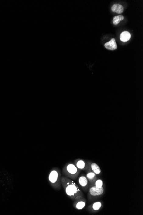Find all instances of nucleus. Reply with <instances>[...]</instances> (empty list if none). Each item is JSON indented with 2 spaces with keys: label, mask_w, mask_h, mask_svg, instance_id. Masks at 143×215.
<instances>
[{
  "label": "nucleus",
  "mask_w": 143,
  "mask_h": 215,
  "mask_svg": "<svg viewBox=\"0 0 143 215\" xmlns=\"http://www.w3.org/2000/svg\"><path fill=\"white\" fill-rule=\"evenodd\" d=\"M61 184L66 195L72 201L78 196L85 197L82 191L73 180L62 176Z\"/></svg>",
  "instance_id": "1"
},
{
  "label": "nucleus",
  "mask_w": 143,
  "mask_h": 215,
  "mask_svg": "<svg viewBox=\"0 0 143 215\" xmlns=\"http://www.w3.org/2000/svg\"><path fill=\"white\" fill-rule=\"evenodd\" d=\"M62 174L60 169L58 167H53L49 172L48 181L54 189L59 191L61 189Z\"/></svg>",
  "instance_id": "2"
},
{
  "label": "nucleus",
  "mask_w": 143,
  "mask_h": 215,
  "mask_svg": "<svg viewBox=\"0 0 143 215\" xmlns=\"http://www.w3.org/2000/svg\"><path fill=\"white\" fill-rule=\"evenodd\" d=\"M81 171H82L75 166L73 162H67L63 167V176L73 181H76L79 176Z\"/></svg>",
  "instance_id": "3"
},
{
  "label": "nucleus",
  "mask_w": 143,
  "mask_h": 215,
  "mask_svg": "<svg viewBox=\"0 0 143 215\" xmlns=\"http://www.w3.org/2000/svg\"><path fill=\"white\" fill-rule=\"evenodd\" d=\"M88 200L90 203L97 201L105 194V191L104 187L98 188L94 185H89L88 191Z\"/></svg>",
  "instance_id": "4"
},
{
  "label": "nucleus",
  "mask_w": 143,
  "mask_h": 215,
  "mask_svg": "<svg viewBox=\"0 0 143 215\" xmlns=\"http://www.w3.org/2000/svg\"><path fill=\"white\" fill-rule=\"evenodd\" d=\"M78 183L79 187L82 190H83L85 192H88L90 183L86 177V175L85 174H81L80 175H79L78 178Z\"/></svg>",
  "instance_id": "5"
},
{
  "label": "nucleus",
  "mask_w": 143,
  "mask_h": 215,
  "mask_svg": "<svg viewBox=\"0 0 143 215\" xmlns=\"http://www.w3.org/2000/svg\"><path fill=\"white\" fill-rule=\"evenodd\" d=\"M87 204V200L85 197L78 196L74 200L73 206L77 210H82L85 208Z\"/></svg>",
  "instance_id": "6"
},
{
  "label": "nucleus",
  "mask_w": 143,
  "mask_h": 215,
  "mask_svg": "<svg viewBox=\"0 0 143 215\" xmlns=\"http://www.w3.org/2000/svg\"><path fill=\"white\" fill-rule=\"evenodd\" d=\"M103 202L102 201H96L93 202L87 207V210L89 212L95 213L98 212L103 208Z\"/></svg>",
  "instance_id": "7"
},
{
  "label": "nucleus",
  "mask_w": 143,
  "mask_h": 215,
  "mask_svg": "<svg viewBox=\"0 0 143 215\" xmlns=\"http://www.w3.org/2000/svg\"><path fill=\"white\" fill-rule=\"evenodd\" d=\"M73 163L81 171H86L89 168L87 161L83 159H76L74 160Z\"/></svg>",
  "instance_id": "8"
},
{
  "label": "nucleus",
  "mask_w": 143,
  "mask_h": 215,
  "mask_svg": "<svg viewBox=\"0 0 143 215\" xmlns=\"http://www.w3.org/2000/svg\"><path fill=\"white\" fill-rule=\"evenodd\" d=\"M87 163L89 167L88 169L92 170L97 175H100L101 174L102 172L100 167L96 163L90 161H87Z\"/></svg>",
  "instance_id": "9"
},
{
  "label": "nucleus",
  "mask_w": 143,
  "mask_h": 215,
  "mask_svg": "<svg viewBox=\"0 0 143 215\" xmlns=\"http://www.w3.org/2000/svg\"><path fill=\"white\" fill-rule=\"evenodd\" d=\"M86 171V177L89 183L90 184H92L98 179L97 175L89 169L87 170Z\"/></svg>",
  "instance_id": "10"
},
{
  "label": "nucleus",
  "mask_w": 143,
  "mask_h": 215,
  "mask_svg": "<svg viewBox=\"0 0 143 215\" xmlns=\"http://www.w3.org/2000/svg\"><path fill=\"white\" fill-rule=\"evenodd\" d=\"M105 47L108 50H114L117 48L115 39L112 38L111 41L105 44Z\"/></svg>",
  "instance_id": "11"
},
{
  "label": "nucleus",
  "mask_w": 143,
  "mask_h": 215,
  "mask_svg": "<svg viewBox=\"0 0 143 215\" xmlns=\"http://www.w3.org/2000/svg\"><path fill=\"white\" fill-rule=\"evenodd\" d=\"M124 7L120 4H115L113 5L111 7V10L112 12L116 13L118 14H121L124 12Z\"/></svg>",
  "instance_id": "12"
},
{
  "label": "nucleus",
  "mask_w": 143,
  "mask_h": 215,
  "mask_svg": "<svg viewBox=\"0 0 143 215\" xmlns=\"http://www.w3.org/2000/svg\"><path fill=\"white\" fill-rule=\"evenodd\" d=\"M131 38V34L128 31H124L120 35V40L122 42H126L128 41Z\"/></svg>",
  "instance_id": "13"
},
{
  "label": "nucleus",
  "mask_w": 143,
  "mask_h": 215,
  "mask_svg": "<svg viewBox=\"0 0 143 215\" xmlns=\"http://www.w3.org/2000/svg\"><path fill=\"white\" fill-rule=\"evenodd\" d=\"M124 17L121 15L114 16L113 19V24L114 25H117L120 23V22L124 20Z\"/></svg>",
  "instance_id": "14"
},
{
  "label": "nucleus",
  "mask_w": 143,
  "mask_h": 215,
  "mask_svg": "<svg viewBox=\"0 0 143 215\" xmlns=\"http://www.w3.org/2000/svg\"><path fill=\"white\" fill-rule=\"evenodd\" d=\"M90 185H94L98 188H101L103 187V182L101 179H97L94 183L92 184H90Z\"/></svg>",
  "instance_id": "15"
}]
</instances>
